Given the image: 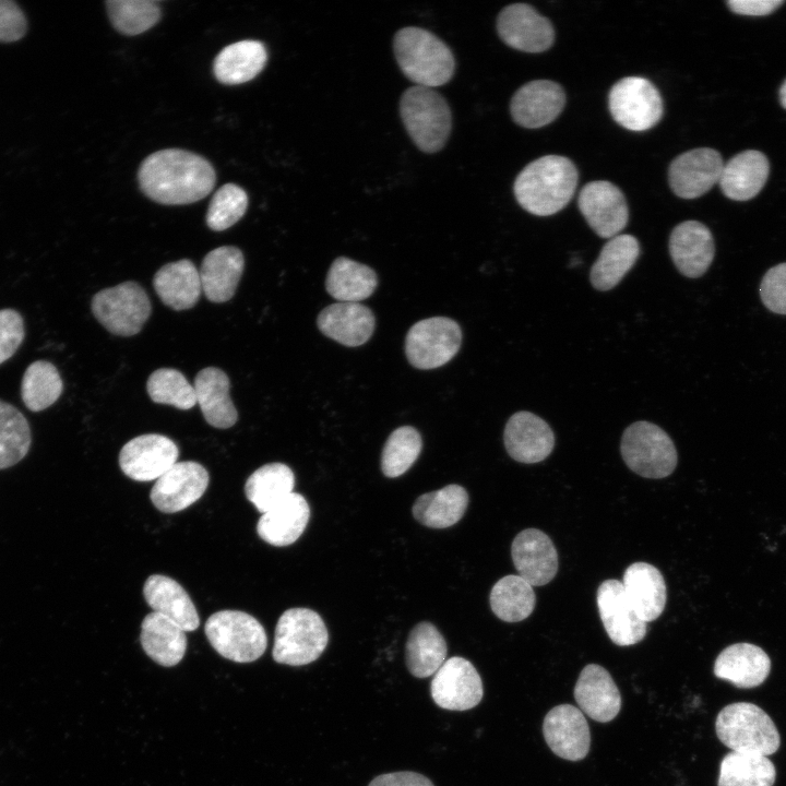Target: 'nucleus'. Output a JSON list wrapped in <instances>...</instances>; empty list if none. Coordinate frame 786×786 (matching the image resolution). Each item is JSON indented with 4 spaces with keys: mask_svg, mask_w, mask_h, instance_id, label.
<instances>
[{
    "mask_svg": "<svg viewBox=\"0 0 786 786\" xmlns=\"http://www.w3.org/2000/svg\"><path fill=\"white\" fill-rule=\"evenodd\" d=\"M142 191L166 205L190 204L205 198L214 188L216 174L204 157L179 148L148 155L139 169Z\"/></svg>",
    "mask_w": 786,
    "mask_h": 786,
    "instance_id": "nucleus-1",
    "label": "nucleus"
},
{
    "mask_svg": "<svg viewBox=\"0 0 786 786\" xmlns=\"http://www.w3.org/2000/svg\"><path fill=\"white\" fill-rule=\"evenodd\" d=\"M577 169L560 155L541 156L517 175L513 190L519 204L528 213L549 216L561 211L574 195Z\"/></svg>",
    "mask_w": 786,
    "mask_h": 786,
    "instance_id": "nucleus-2",
    "label": "nucleus"
},
{
    "mask_svg": "<svg viewBox=\"0 0 786 786\" xmlns=\"http://www.w3.org/2000/svg\"><path fill=\"white\" fill-rule=\"evenodd\" d=\"M393 50L403 74L418 86L437 87L448 83L454 74L452 50L427 29L401 28L394 36Z\"/></svg>",
    "mask_w": 786,
    "mask_h": 786,
    "instance_id": "nucleus-3",
    "label": "nucleus"
},
{
    "mask_svg": "<svg viewBox=\"0 0 786 786\" xmlns=\"http://www.w3.org/2000/svg\"><path fill=\"white\" fill-rule=\"evenodd\" d=\"M715 731L720 742L734 752L769 757L781 746L772 718L750 702H736L723 707L715 720Z\"/></svg>",
    "mask_w": 786,
    "mask_h": 786,
    "instance_id": "nucleus-4",
    "label": "nucleus"
},
{
    "mask_svg": "<svg viewBox=\"0 0 786 786\" xmlns=\"http://www.w3.org/2000/svg\"><path fill=\"white\" fill-rule=\"evenodd\" d=\"M403 124L415 145L436 153L446 143L452 129L451 109L443 96L430 87L412 86L400 100Z\"/></svg>",
    "mask_w": 786,
    "mask_h": 786,
    "instance_id": "nucleus-5",
    "label": "nucleus"
},
{
    "mask_svg": "<svg viewBox=\"0 0 786 786\" xmlns=\"http://www.w3.org/2000/svg\"><path fill=\"white\" fill-rule=\"evenodd\" d=\"M329 642L323 619L308 608H290L278 618L273 659L289 666H302L318 659Z\"/></svg>",
    "mask_w": 786,
    "mask_h": 786,
    "instance_id": "nucleus-6",
    "label": "nucleus"
},
{
    "mask_svg": "<svg viewBox=\"0 0 786 786\" xmlns=\"http://www.w3.org/2000/svg\"><path fill=\"white\" fill-rule=\"evenodd\" d=\"M204 631L210 644L223 657L236 663L260 658L267 646L262 624L239 610H221L206 620Z\"/></svg>",
    "mask_w": 786,
    "mask_h": 786,
    "instance_id": "nucleus-7",
    "label": "nucleus"
},
{
    "mask_svg": "<svg viewBox=\"0 0 786 786\" xmlns=\"http://www.w3.org/2000/svg\"><path fill=\"white\" fill-rule=\"evenodd\" d=\"M620 452L627 466L646 478H664L677 466L678 455L670 437L650 421H635L623 431Z\"/></svg>",
    "mask_w": 786,
    "mask_h": 786,
    "instance_id": "nucleus-8",
    "label": "nucleus"
},
{
    "mask_svg": "<svg viewBox=\"0 0 786 786\" xmlns=\"http://www.w3.org/2000/svg\"><path fill=\"white\" fill-rule=\"evenodd\" d=\"M91 308L98 322L119 336L139 333L152 311L146 291L135 282H124L96 293Z\"/></svg>",
    "mask_w": 786,
    "mask_h": 786,
    "instance_id": "nucleus-9",
    "label": "nucleus"
},
{
    "mask_svg": "<svg viewBox=\"0 0 786 786\" xmlns=\"http://www.w3.org/2000/svg\"><path fill=\"white\" fill-rule=\"evenodd\" d=\"M614 120L630 131H646L663 116V100L656 86L642 76H627L616 82L608 95Z\"/></svg>",
    "mask_w": 786,
    "mask_h": 786,
    "instance_id": "nucleus-10",
    "label": "nucleus"
},
{
    "mask_svg": "<svg viewBox=\"0 0 786 786\" xmlns=\"http://www.w3.org/2000/svg\"><path fill=\"white\" fill-rule=\"evenodd\" d=\"M462 342L460 325L445 317H432L416 322L405 338V354L412 366L434 369L450 361Z\"/></svg>",
    "mask_w": 786,
    "mask_h": 786,
    "instance_id": "nucleus-11",
    "label": "nucleus"
},
{
    "mask_svg": "<svg viewBox=\"0 0 786 786\" xmlns=\"http://www.w3.org/2000/svg\"><path fill=\"white\" fill-rule=\"evenodd\" d=\"M430 693L437 705L450 711H466L483 699L480 676L466 658L453 656L445 659L433 675Z\"/></svg>",
    "mask_w": 786,
    "mask_h": 786,
    "instance_id": "nucleus-12",
    "label": "nucleus"
},
{
    "mask_svg": "<svg viewBox=\"0 0 786 786\" xmlns=\"http://www.w3.org/2000/svg\"><path fill=\"white\" fill-rule=\"evenodd\" d=\"M577 205L588 226L602 238L619 235L628 224L627 200L612 182L595 180L586 183L579 194Z\"/></svg>",
    "mask_w": 786,
    "mask_h": 786,
    "instance_id": "nucleus-13",
    "label": "nucleus"
},
{
    "mask_svg": "<svg viewBox=\"0 0 786 786\" xmlns=\"http://www.w3.org/2000/svg\"><path fill=\"white\" fill-rule=\"evenodd\" d=\"M209 481V473L200 463L177 462L156 479L150 498L160 512L176 513L198 501L205 492Z\"/></svg>",
    "mask_w": 786,
    "mask_h": 786,
    "instance_id": "nucleus-14",
    "label": "nucleus"
},
{
    "mask_svg": "<svg viewBox=\"0 0 786 786\" xmlns=\"http://www.w3.org/2000/svg\"><path fill=\"white\" fill-rule=\"evenodd\" d=\"M179 455L177 444L166 436L147 433L127 442L119 454V465L124 475L136 481L158 479Z\"/></svg>",
    "mask_w": 786,
    "mask_h": 786,
    "instance_id": "nucleus-15",
    "label": "nucleus"
},
{
    "mask_svg": "<svg viewBox=\"0 0 786 786\" xmlns=\"http://www.w3.org/2000/svg\"><path fill=\"white\" fill-rule=\"evenodd\" d=\"M497 32L508 46L525 52H543L555 40L550 21L526 3H513L501 10Z\"/></svg>",
    "mask_w": 786,
    "mask_h": 786,
    "instance_id": "nucleus-16",
    "label": "nucleus"
},
{
    "mask_svg": "<svg viewBox=\"0 0 786 786\" xmlns=\"http://www.w3.org/2000/svg\"><path fill=\"white\" fill-rule=\"evenodd\" d=\"M724 167L722 155L713 148L700 147L678 155L668 169L672 192L681 199H695L718 183Z\"/></svg>",
    "mask_w": 786,
    "mask_h": 786,
    "instance_id": "nucleus-17",
    "label": "nucleus"
},
{
    "mask_svg": "<svg viewBox=\"0 0 786 786\" xmlns=\"http://www.w3.org/2000/svg\"><path fill=\"white\" fill-rule=\"evenodd\" d=\"M597 607L609 639L619 646H629L643 640L647 632L644 622L634 611L618 580H606L597 590Z\"/></svg>",
    "mask_w": 786,
    "mask_h": 786,
    "instance_id": "nucleus-18",
    "label": "nucleus"
},
{
    "mask_svg": "<svg viewBox=\"0 0 786 786\" xmlns=\"http://www.w3.org/2000/svg\"><path fill=\"white\" fill-rule=\"evenodd\" d=\"M544 738L551 751L569 761L584 759L591 746V733L584 713L571 705L552 707L543 723Z\"/></svg>",
    "mask_w": 786,
    "mask_h": 786,
    "instance_id": "nucleus-19",
    "label": "nucleus"
},
{
    "mask_svg": "<svg viewBox=\"0 0 786 786\" xmlns=\"http://www.w3.org/2000/svg\"><path fill=\"white\" fill-rule=\"evenodd\" d=\"M564 105L565 93L561 85L550 80H534L514 93L510 111L519 126L537 129L552 122Z\"/></svg>",
    "mask_w": 786,
    "mask_h": 786,
    "instance_id": "nucleus-20",
    "label": "nucleus"
},
{
    "mask_svg": "<svg viewBox=\"0 0 786 786\" xmlns=\"http://www.w3.org/2000/svg\"><path fill=\"white\" fill-rule=\"evenodd\" d=\"M504 446L509 455L521 463L544 461L552 452L555 434L539 416L522 410L513 414L504 428Z\"/></svg>",
    "mask_w": 786,
    "mask_h": 786,
    "instance_id": "nucleus-21",
    "label": "nucleus"
},
{
    "mask_svg": "<svg viewBox=\"0 0 786 786\" xmlns=\"http://www.w3.org/2000/svg\"><path fill=\"white\" fill-rule=\"evenodd\" d=\"M511 555L519 575L532 586L546 585L558 572L557 549L539 529L520 532L512 541Z\"/></svg>",
    "mask_w": 786,
    "mask_h": 786,
    "instance_id": "nucleus-22",
    "label": "nucleus"
},
{
    "mask_svg": "<svg viewBox=\"0 0 786 786\" xmlns=\"http://www.w3.org/2000/svg\"><path fill=\"white\" fill-rule=\"evenodd\" d=\"M668 247L677 270L690 278L702 276L715 254L712 233L698 221L678 224L670 234Z\"/></svg>",
    "mask_w": 786,
    "mask_h": 786,
    "instance_id": "nucleus-23",
    "label": "nucleus"
},
{
    "mask_svg": "<svg viewBox=\"0 0 786 786\" xmlns=\"http://www.w3.org/2000/svg\"><path fill=\"white\" fill-rule=\"evenodd\" d=\"M574 698L580 710L599 723L612 720L621 708V695L610 674L600 665H586L576 681Z\"/></svg>",
    "mask_w": 786,
    "mask_h": 786,
    "instance_id": "nucleus-24",
    "label": "nucleus"
},
{
    "mask_svg": "<svg viewBox=\"0 0 786 786\" xmlns=\"http://www.w3.org/2000/svg\"><path fill=\"white\" fill-rule=\"evenodd\" d=\"M771 670V659L763 648L751 643H736L724 648L715 659L714 675L740 689L762 684Z\"/></svg>",
    "mask_w": 786,
    "mask_h": 786,
    "instance_id": "nucleus-25",
    "label": "nucleus"
},
{
    "mask_svg": "<svg viewBox=\"0 0 786 786\" xmlns=\"http://www.w3.org/2000/svg\"><path fill=\"white\" fill-rule=\"evenodd\" d=\"M374 323L372 311L359 302L332 303L317 319L322 334L349 347L365 344L373 333Z\"/></svg>",
    "mask_w": 786,
    "mask_h": 786,
    "instance_id": "nucleus-26",
    "label": "nucleus"
},
{
    "mask_svg": "<svg viewBox=\"0 0 786 786\" xmlns=\"http://www.w3.org/2000/svg\"><path fill=\"white\" fill-rule=\"evenodd\" d=\"M245 267L243 254L237 247L222 246L210 251L199 271L202 291L212 302L233 298Z\"/></svg>",
    "mask_w": 786,
    "mask_h": 786,
    "instance_id": "nucleus-27",
    "label": "nucleus"
},
{
    "mask_svg": "<svg viewBox=\"0 0 786 786\" xmlns=\"http://www.w3.org/2000/svg\"><path fill=\"white\" fill-rule=\"evenodd\" d=\"M621 583L629 603L644 622L662 615L667 598L666 584L656 567L634 562L624 571Z\"/></svg>",
    "mask_w": 786,
    "mask_h": 786,
    "instance_id": "nucleus-28",
    "label": "nucleus"
},
{
    "mask_svg": "<svg viewBox=\"0 0 786 786\" xmlns=\"http://www.w3.org/2000/svg\"><path fill=\"white\" fill-rule=\"evenodd\" d=\"M310 508L303 496L291 492L258 521V535L267 544L284 547L295 543L303 533Z\"/></svg>",
    "mask_w": 786,
    "mask_h": 786,
    "instance_id": "nucleus-29",
    "label": "nucleus"
},
{
    "mask_svg": "<svg viewBox=\"0 0 786 786\" xmlns=\"http://www.w3.org/2000/svg\"><path fill=\"white\" fill-rule=\"evenodd\" d=\"M143 595L154 612L171 620L184 632L198 629L200 618L196 608L186 590L174 579L162 574L150 575L144 583Z\"/></svg>",
    "mask_w": 786,
    "mask_h": 786,
    "instance_id": "nucleus-30",
    "label": "nucleus"
},
{
    "mask_svg": "<svg viewBox=\"0 0 786 786\" xmlns=\"http://www.w3.org/2000/svg\"><path fill=\"white\" fill-rule=\"evenodd\" d=\"M769 172L766 156L760 151L747 150L724 164L718 183L728 199L747 201L762 190Z\"/></svg>",
    "mask_w": 786,
    "mask_h": 786,
    "instance_id": "nucleus-31",
    "label": "nucleus"
},
{
    "mask_svg": "<svg viewBox=\"0 0 786 786\" xmlns=\"http://www.w3.org/2000/svg\"><path fill=\"white\" fill-rule=\"evenodd\" d=\"M193 388L196 404L209 425L225 429L236 424L238 413L229 395V379L223 370L202 369L195 376Z\"/></svg>",
    "mask_w": 786,
    "mask_h": 786,
    "instance_id": "nucleus-32",
    "label": "nucleus"
},
{
    "mask_svg": "<svg viewBox=\"0 0 786 786\" xmlns=\"http://www.w3.org/2000/svg\"><path fill=\"white\" fill-rule=\"evenodd\" d=\"M153 286L160 300L177 311L192 308L202 291L199 271L188 259L162 266L154 275Z\"/></svg>",
    "mask_w": 786,
    "mask_h": 786,
    "instance_id": "nucleus-33",
    "label": "nucleus"
},
{
    "mask_svg": "<svg viewBox=\"0 0 786 786\" xmlns=\"http://www.w3.org/2000/svg\"><path fill=\"white\" fill-rule=\"evenodd\" d=\"M140 642L146 655L165 667L177 665L187 650L186 632L154 611L146 615L142 621Z\"/></svg>",
    "mask_w": 786,
    "mask_h": 786,
    "instance_id": "nucleus-34",
    "label": "nucleus"
},
{
    "mask_svg": "<svg viewBox=\"0 0 786 786\" xmlns=\"http://www.w3.org/2000/svg\"><path fill=\"white\" fill-rule=\"evenodd\" d=\"M639 255L640 243L634 236L619 234L610 238L591 269L592 286L600 291L612 289L632 269Z\"/></svg>",
    "mask_w": 786,
    "mask_h": 786,
    "instance_id": "nucleus-35",
    "label": "nucleus"
},
{
    "mask_svg": "<svg viewBox=\"0 0 786 786\" xmlns=\"http://www.w3.org/2000/svg\"><path fill=\"white\" fill-rule=\"evenodd\" d=\"M267 60L265 46L258 40H241L222 49L213 63L218 82L236 85L255 78Z\"/></svg>",
    "mask_w": 786,
    "mask_h": 786,
    "instance_id": "nucleus-36",
    "label": "nucleus"
},
{
    "mask_svg": "<svg viewBox=\"0 0 786 786\" xmlns=\"http://www.w3.org/2000/svg\"><path fill=\"white\" fill-rule=\"evenodd\" d=\"M468 504L467 491L458 485L419 496L413 504L414 517L425 526L445 528L457 523Z\"/></svg>",
    "mask_w": 786,
    "mask_h": 786,
    "instance_id": "nucleus-37",
    "label": "nucleus"
},
{
    "mask_svg": "<svg viewBox=\"0 0 786 786\" xmlns=\"http://www.w3.org/2000/svg\"><path fill=\"white\" fill-rule=\"evenodd\" d=\"M446 657V643L443 635L430 622L422 621L409 632L405 659L408 671L417 678L434 675Z\"/></svg>",
    "mask_w": 786,
    "mask_h": 786,
    "instance_id": "nucleus-38",
    "label": "nucleus"
},
{
    "mask_svg": "<svg viewBox=\"0 0 786 786\" xmlns=\"http://www.w3.org/2000/svg\"><path fill=\"white\" fill-rule=\"evenodd\" d=\"M377 274L368 265L340 257L331 264L325 288L340 302H359L374 291Z\"/></svg>",
    "mask_w": 786,
    "mask_h": 786,
    "instance_id": "nucleus-39",
    "label": "nucleus"
},
{
    "mask_svg": "<svg viewBox=\"0 0 786 786\" xmlns=\"http://www.w3.org/2000/svg\"><path fill=\"white\" fill-rule=\"evenodd\" d=\"M295 475L283 463H269L255 469L245 484L247 499L265 513L293 492Z\"/></svg>",
    "mask_w": 786,
    "mask_h": 786,
    "instance_id": "nucleus-40",
    "label": "nucleus"
},
{
    "mask_svg": "<svg viewBox=\"0 0 786 786\" xmlns=\"http://www.w3.org/2000/svg\"><path fill=\"white\" fill-rule=\"evenodd\" d=\"M774 763L765 755L729 752L719 765L717 786H773Z\"/></svg>",
    "mask_w": 786,
    "mask_h": 786,
    "instance_id": "nucleus-41",
    "label": "nucleus"
},
{
    "mask_svg": "<svg viewBox=\"0 0 786 786\" xmlns=\"http://www.w3.org/2000/svg\"><path fill=\"white\" fill-rule=\"evenodd\" d=\"M490 607L505 622H519L534 610L536 596L533 586L519 574L501 577L491 588Z\"/></svg>",
    "mask_w": 786,
    "mask_h": 786,
    "instance_id": "nucleus-42",
    "label": "nucleus"
},
{
    "mask_svg": "<svg viewBox=\"0 0 786 786\" xmlns=\"http://www.w3.org/2000/svg\"><path fill=\"white\" fill-rule=\"evenodd\" d=\"M62 391L61 376L51 362L36 360L26 368L21 381V397L31 412L48 408Z\"/></svg>",
    "mask_w": 786,
    "mask_h": 786,
    "instance_id": "nucleus-43",
    "label": "nucleus"
},
{
    "mask_svg": "<svg viewBox=\"0 0 786 786\" xmlns=\"http://www.w3.org/2000/svg\"><path fill=\"white\" fill-rule=\"evenodd\" d=\"M32 444V432L25 416L12 404L0 400V469L21 462Z\"/></svg>",
    "mask_w": 786,
    "mask_h": 786,
    "instance_id": "nucleus-44",
    "label": "nucleus"
},
{
    "mask_svg": "<svg viewBox=\"0 0 786 786\" xmlns=\"http://www.w3.org/2000/svg\"><path fill=\"white\" fill-rule=\"evenodd\" d=\"M421 448V437L415 428L403 426L395 429L382 450V473L390 478L403 475L418 458Z\"/></svg>",
    "mask_w": 786,
    "mask_h": 786,
    "instance_id": "nucleus-45",
    "label": "nucleus"
},
{
    "mask_svg": "<svg viewBox=\"0 0 786 786\" xmlns=\"http://www.w3.org/2000/svg\"><path fill=\"white\" fill-rule=\"evenodd\" d=\"M107 12L114 27L124 35H139L160 19V8L153 0H110Z\"/></svg>",
    "mask_w": 786,
    "mask_h": 786,
    "instance_id": "nucleus-46",
    "label": "nucleus"
},
{
    "mask_svg": "<svg viewBox=\"0 0 786 786\" xmlns=\"http://www.w3.org/2000/svg\"><path fill=\"white\" fill-rule=\"evenodd\" d=\"M146 389L151 400L157 404L171 405L179 409H190L196 404L193 384L176 369L155 370L148 377Z\"/></svg>",
    "mask_w": 786,
    "mask_h": 786,
    "instance_id": "nucleus-47",
    "label": "nucleus"
},
{
    "mask_svg": "<svg viewBox=\"0 0 786 786\" xmlns=\"http://www.w3.org/2000/svg\"><path fill=\"white\" fill-rule=\"evenodd\" d=\"M248 195L237 184L226 183L213 195L206 213V224L215 231H222L236 224L246 213Z\"/></svg>",
    "mask_w": 786,
    "mask_h": 786,
    "instance_id": "nucleus-48",
    "label": "nucleus"
},
{
    "mask_svg": "<svg viewBox=\"0 0 786 786\" xmlns=\"http://www.w3.org/2000/svg\"><path fill=\"white\" fill-rule=\"evenodd\" d=\"M25 337L24 320L14 309L0 310V365L11 358Z\"/></svg>",
    "mask_w": 786,
    "mask_h": 786,
    "instance_id": "nucleus-49",
    "label": "nucleus"
},
{
    "mask_svg": "<svg viewBox=\"0 0 786 786\" xmlns=\"http://www.w3.org/2000/svg\"><path fill=\"white\" fill-rule=\"evenodd\" d=\"M760 295L767 309L786 314V263L766 272L760 285Z\"/></svg>",
    "mask_w": 786,
    "mask_h": 786,
    "instance_id": "nucleus-50",
    "label": "nucleus"
},
{
    "mask_svg": "<svg viewBox=\"0 0 786 786\" xmlns=\"http://www.w3.org/2000/svg\"><path fill=\"white\" fill-rule=\"evenodd\" d=\"M27 31V21L21 8L11 0H0V41L21 39Z\"/></svg>",
    "mask_w": 786,
    "mask_h": 786,
    "instance_id": "nucleus-51",
    "label": "nucleus"
},
{
    "mask_svg": "<svg viewBox=\"0 0 786 786\" xmlns=\"http://www.w3.org/2000/svg\"><path fill=\"white\" fill-rule=\"evenodd\" d=\"M368 786H433V784L419 773L403 771L379 775Z\"/></svg>",
    "mask_w": 786,
    "mask_h": 786,
    "instance_id": "nucleus-52",
    "label": "nucleus"
},
{
    "mask_svg": "<svg viewBox=\"0 0 786 786\" xmlns=\"http://www.w3.org/2000/svg\"><path fill=\"white\" fill-rule=\"evenodd\" d=\"M784 0H729L728 8L737 14L762 16L774 12Z\"/></svg>",
    "mask_w": 786,
    "mask_h": 786,
    "instance_id": "nucleus-53",
    "label": "nucleus"
},
{
    "mask_svg": "<svg viewBox=\"0 0 786 786\" xmlns=\"http://www.w3.org/2000/svg\"><path fill=\"white\" fill-rule=\"evenodd\" d=\"M779 102L782 106L786 109V80L779 88Z\"/></svg>",
    "mask_w": 786,
    "mask_h": 786,
    "instance_id": "nucleus-54",
    "label": "nucleus"
}]
</instances>
